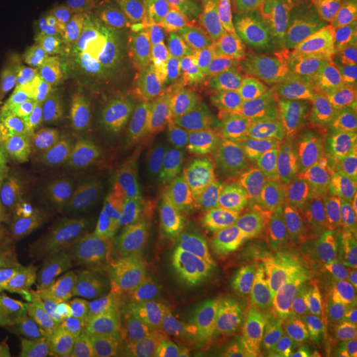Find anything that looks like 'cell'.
<instances>
[{
    "instance_id": "1",
    "label": "cell",
    "mask_w": 357,
    "mask_h": 357,
    "mask_svg": "<svg viewBox=\"0 0 357 357\" xmlns=\"http://www.w3.org/2000/svg\"><path fill=\"white\" fill-rule=\"evenodd\" d=\"M128 131L158 153L209 160L224 153L246 118L234 59L211 51L183 24L169 28L166 60L151 84L128 90Z\"/></svg>"
},
{
    "instance_id": "2",
    "label": "cell",
    "mask_w": 357,
    "mask_h": 357,
    "mask_svg": "<svg viewBox=\"0 0 357 357\" xmlns=\"http://www.w3.org/2000/svg\"><path fill=\"white\" fill-rule=\"evenodd\" d=\"M268 217V203L258 193L243 191L231 195L205 218V250L222 265H238L253 248Z\"/></svg>"
},
{
    "instance_id": "3",
    "label": "cell",
    "mask_w": 357,
    "mask_h": 357,
    "mask_svg": "<svg viewBox=\"0 0 357 357\" xmlns=\"http://www.w3.org/2000/svg\"><path fill=\"white\" fill-rule=\"evenodd\" d=\"M331 169L326 166L303 128L277 143L271 158L266 184L283 202L301 203L331 183Z\"/></svg>"
},
{
    "instance_id": "4",
    "label": "cell",
    "mask_w": 357,
    "mask_h": 357,
    "mask_svg": "<svg viewBox=\"0 0 357 357\" xmlns=\"http://www.w3.org/2000/svg\"><path fill=\"white\" fill-rule=\"evenodd\" d=\"M302 86L294 56L266 64L257 79V109L268 137L275 142L290 138L301 128Z\"/></svg>"
},
{
    "instance_id": "5",
    "label": "cell",
    "mask_w": 357,
    "mask_h": 357,
    "mask_svg": "<svg viewBox=\"0 0 357 357\" xmlns=\"http://www.w3.org/2000/svg\"><path fill=\"white\" fill-rule=\"evenodd\" d=\"M343 192V181L333 176L324 190L310 197L303 205L299 228V268L318 265L345 238L342 221Z\"/></svg>"
},
{
    "instance_id": "6",
    "label": "cell",
    "mask_w": 357,
    "mask_h": 357,
    "mask_svg": "<svg viewBox=\"0 0 357 357\" xmlns=\"http://www.w3.org/2000/svg\"><path fill=\"white\" fill-rule=\"evenodd\" d=\"M202 299L183 282L162 278L144 294L137 330L150 337L169 336L187 327L202 311Z\"/></svg>"
},
{
    "instance_id": "7",
    "label": "cell",
    "mask_w": 357,
    "mask_h": 357,
    "mask_svg": "<svg viewBox=\"0 0 357 357\" xmlns=\"http://www.w3.org/2000/svg\"><path fill=\"white\" fill-rule=\"evenodd\" d=\"M302 208L299 203L283 202L268 217L255 259V277L259 286L280 281L298 266Z\"/></svg>"
},
{
    "instance_id": "8",
    "label": "cell",
    "mask_w": 357,
    "mask_h": 357,
    "mask_svg": "<svg viewBox=\"0 0 357 357\" xmlns=\"http://www.w3.org/2000/svg\"><path fill=\"white\" fill-rule=\"evenodd\" d=\"M144 255L155 264L175 258L183 243V216L176 197L165 185L156 184L144 196L139 218Z\"/></svg>"
},
{
    "instance_id": "9",
    "label": "cell",
    "mask_w": 357,
    "mask_h": 357,
    "mask_svg": "<svg viewBox=\"0 0 357 357\" xmlns=\"http://www.w3.org/2000/svg\"><path fill=\"white\" fill-rule=\"evenodd\" d=\"M1 289L15 310L41 326L57 320L64 302L63 273L54 268L17 270Z\"/></svg>"
},
{
    "instance_id": "10",
    "label": "cell",
    "mask_w": 357,
    "mask_h": 357,
    "mask_svg": "<svg viewBox=\"0 0 357 357\" xmlns=\"http://www.w3.org/2000/svg\"><path fill=\"white\" fill-rule=\"evenodd\" d=\"M193 16V35L211 51L236 60L261 56L265 50L241 16L220 3H206Z\"/></svg>"
},
{
    "instance_id": "11",
    "label": "cell",
    "mask_w": 357,
    "mask_h": 357,
    "mask_svg": "<svg viewBox=\"0 0 357 357\" xmlns=\"http://www.w3.org/2000/svg\"><path fill=\"white\" fill-rule=\"evenodd\" d=\"M146 291L132 277L119 278L107 291L82 307L81 321L91 331L110 332L125 328L135 321Z\"/></svg>"
},
{
    "instance_id": "12",
    "label": "cell",
    "mask_w": 357,
    "mask_h": 357,
    "mask_svg": "<svg viewBox=\"0 0 357 357\" xmlns=\"http://www.w3.org/2000/svg\"><path fill=\"white\" fill-rule=\"evenodd\" d=\"M264 48H283L291 57L298 51L286 0H229Z\"/></svg>"
},
{
    "instance_id": "13",
    "label": "cell",
    "mask_w": 357,
    "mask_h": 357,
    "mask_svg": "<svg viewBox=\"0 0 357 357\" xmlns=\"http://www.w3.org/2000/svg\"><path fill=\"white\" fill-rule=\"evenodd\" d=\"M76 138L79 151L106 174L122 168L128 162V142L122 118L116 113L97 112Z\"/></svg>"
},
{
    "instance_id": "14",
    "label": "cell",
    "mask_w": 357,
    "mask_h": 357,
    "mask_svg": "<svg viewBox=\"0 0 357 357\" xmlns=\"http://www.w3.org/2000/svg\"><path fill=\"white\" fill-rule=\"evenodd\" d=\"M41 123L26 112L7 134L0 147V209L13 188L32 171Z\"/></svg>"
},
{
    "instance_id": "15",
    "label": "cell",
    "mask_w": 357,
    "mask_h": 357,
    "mask_svg": "<svg viewBox=\"0 0 357 357\" xmlns=\"http://www.w3.org/2000/svg\"><path fill=\"white\" fill-rule=\"evenodd\" d=\"M121 278L118 262L106 255H86L63 274L64 298L76 306H88Z\"/></svg>"
},
{
    "instance_id": "16",
    "label": "cell",
    "mask_w": 357,
    "mask_h": 357,
    "mask_svg": "<svg viewBox=\"0 0 357 357\" xmlns=\"http://www.w3.org/2000/svg\"><path fill=\"white\" fill-rule=\"evenodd\" d=\"M128 230V216L118 184L107 178L85 206V237L91 246H107Z\"/></svg>"
},
{
    "instance_id": "17",
    "label": "cell",
    "mask_w": 357,
    "mask_h": 357,
    "mask_svg": "<svg viewBox=\"0 0 357 357\" xmlns=\"http://www.w3.org/2000/svg\"><path fill=\"white\" fill-rule=\"evenodd\" d=\"M337 114L336 98L327 84L303 93L301 126L319 153L321 162L328 167L332 158V131Z\"/></svg>"
},
{
    "instance_id": "18",
    "label": "cell",
    "mask_w": 357,
    "mask_h": 357,
    "mask_svg": "<svg viewBox=\"0 0 357 357\" xmlns=\"http://www.w3.org/2000/svg\"><path fill=\"white\" fill-rule=\"evenodd\" d=\"M298 47L321 52L324 40L347 13L331 0H286Z\"/></svg>"
},
{
    "instance_id": "19",
    "label": "cell",
    "mask_w": 357,
    "mask_h": 357,
    "mask_svg": "<svg viewBox=\"0 0 357 357\" xmlns=\"http://www.w3.org/2000/svg\"><path fill=\"white\" fill-rule=\"evenodd\" d=\"M0 243L19 270L56 268L50 240L20 221H0Z\"/></svg>"
},
{
    "instance_id": "20",
    "label": "cell",
    "mask_w": 357,
    "mask_h": 357,
    "mask_svg": "<svg viewBox=\"0 0 357 357\" xmlns=\"http://www.w3.org/2000/svg\"><path fill=\"white\" fill-rule=\"evenodd\" d=\"M357 351V298L332 299L318 357H349Z\"/></svg>"
},
{
    "instance_id": "21",
    "label": "cell",
    "mask_w": 357,
    "mask_h": 357,
    "mask_svg": "<svg viewBox=\"0 0 357 357\" xmlns=\"http://www.w3.org/2000/svg\"><path fill=\"white\" fill-rule=\"evenodd\" d=\"M171 26H150L131 50L125 82L128 90L151 84L166 60Z\"/></svg>"
},
{
    "instance_id": "22",
    "label": "cell",
    "mask_w": 357,
    "mask_h": 357,
    "mask_svg": "<svg viewBox=\"0 0 357 357\" xmlns=\"http://www.w3.org/2000/svg\"><path fill=\"white\" fill-rule=\"evenodd\" d=\"M69 82L98 112L123 110L126 105L128 88L125 77L121 73L97 70L79 64L73 69Z\"/></svg>"
},
{
    "instance_id": "23",
    "label": "cell",
    "mask_w": 357,
    "mask_h": 357,
    "mask_svg": "<svg viewBox=\"0 0 357 357\" xmlns=\"http://www.w3.org/2000/svg\"><path fill=\"white\" fill-rule=\"evenodd\" d=\"M331 303L332 296L328 290L317 289L302 296L295 305V336L303 349H318Z\"/></svg>"
},
{
    "instance_id": "24",
    "label": "cell",
    "mask_w": 357,
    "mask_h": 357,
    "mask_svg": "<svg viewBox=\"0 0 357 357\" xmlns=\"http://www.w3.org/2000/svg\"><path fill=\"white\" fill-rule=\"evenodd\" d=\"M97 112L82 93L70 86L52 100L47 107V119L54 130L77 137Z\"/></svg>"
},
{
    "instance_id": "25",
    "label": "cell",
    "mask_w": 357,
    "mask_h": 357,
    "mask_svg": "<svg viewBox=\"0 0 357 357\" xmlns=\"http://www.w3.org/2000/svg\"><path fill=\"white\" fill-rule=\"evenodd\" d=\"M277 307L271 306L248 326L231 343L229 357H274V318Z\"/></svg>"
},
{
    "instance_id": "26",
    "label": "cell",
    "mask_w": 357,
    "mask_h": 357,
    "mask_svg": "<svg viewBox=\"0 0 357 357\" xmlns=\"http://www.w3.org/2000/svg\"><path fill=\"white\" fill-rule=\"evenodd\" d=\"M51 243L56 268L64 274L70 259L86 243L85 237V206L73 205L64 225L54 236L48 238Z\"/></svg>"
},
{
    "instance_id": "27",
    "label": "cell",
    "mask_w": 357,
    "mask_h": 357,
    "mask_svg": "<svg viewBox=\"0 0 357 357\" xmlns=\"http://www.w3.org/2000/svg\"><path fill=\"white\" fill-rule=\"evenodd\" d=\"M132 10L149 26H174L196 13V0H134Z\"/></svg>"
},
{
    "instance_id": "28",
    "label": "cell",
    "mask_w": 357,
    "mask_h": 357,
    "mask_svg": "<svg viewBox=\"0 0 357 357\" xmlns=\"http://www.w3.org/2000/svg\"><path fill=\"white\" fill-rule=\"evenodd\" d=\"M59 193L51 184V181L41 174H32L26 181L23 191L17 195L11 205L3 215V220L22 221L29 213L50 204L59 199Z\"/></svg>"
},
{
    "instance_id": "29",
    "label": "cell",
    "mask_w": 357,
    "mask_h": 357,
    "mask_svg": "<svg viewBox=\"0 0 357 357\" xmlns=\"http://www.w3.org/2000/svg\"><path fill=\"white\" fill-rule=\"evenodd\" d=\"M357 160V116L340 113L333 123L330 169L342 171Z\"/></svg>"
},
{
    "instance_id": "30",
    "label": "cell",
    "mask_w": 357,
    "mask_h": 357,
    "mask_svg": "<svg viewBox=\"0 0 357 357\" xmlns=\"http://www.w3.org/2000/svg\"><path fill=\"white\" fill-rule=\"evenodd\" d=\"M106 172L101 167L94 165L79 151L77 146L73 178H72V191L69 200L75 205L86 206L93 196L98 192L107 180Z\"/></svg>"
},
{
    "instance_id": "31",
    "label": "cell",
    "mask_w": 357,
    "mask_h": 357,
    "mask_svg": "<svg viewBox=\"0 0 357 357\" xmlns=\"http://www.w3.org/2000/svg\"><path fill=\"white\" fill-rule=\"evenodd\" d=\"M321 52L333 64H352L357 61V20L345 15L324 40Z\"/></svg>"
},
{
    "instance_id": "32",
    "label": "cell",
    "mask_w": 357,
    "mask_h": 357,
    "mask_svg": "<svg viewBox=\"0 0 357 357\" xmlns=\"http://www.w3.org/2000/svg\"><path fill=\"white\" fill-rule=\"evenodd\" d=\"M77 147V138L65 134H52L41 130L35 150L31 172H43L64 162Z\"/></svg>"
},
{
    "instance_id": "33",
    "label": "cell",
    "mask_w": 357,
    "mask_h": 357,
    "mask_svg": "<svg viewBox=\"0 0 357 357\" xmlns=\"http://www.w3.org/2000/svg\"><path fill=\"white\" fill-rule=\"evenodd\" d=\"M98 28L109 32L122 48L131 52L149 26L132 8H125L106 16Z\"/></svg>"
},
{
    "instance_id": "34",
    "label": "cell",
    "mask_w": 357,
    "mask_h": 357,
    "mask_svg": "<svg viewBox=\"0 0 357 357\" xmlns=\"http://www.w3.org/2000/svg\"><path fill=\"white\" fill-rule=\"evenodd\" d=\"M73 205L69 199L59 197L50 204L29 213L20 222H23L29 229L50 238L61 229Z\"/></svg>"
},
{
    "instance_id": "35",
    "label": "cell",
    "mask_w": 357,
    "mask_h": 357,
    "mask_svg": "<svg viewBox=\"0 0 357 357\" xmlns=\"http://www.w3.org/2000/svg\"><path fill=\"white\" fill-rule=\"evenodd\" d=\"M294 59L298 65L299 82L303 93L327 84L330 66L323 52L308 47H299L294 54Z\"/></svg>"
},
{
    "instance_id": "36",
    "label": "cell",
    "mask_w": 357,
    "mask_h": 357,
    "mask_svg": "<svg viewBox=\"0 0 357 357\" xmlns=\"http://www.w3.org/2000/svg\"><path fill=\"white\" fill-rule=\"evenodd\" d=\"M344 184L342 197V221L345 238L357 234V163L336 174Z\"/></svg>"
},
{
    "instance_id": "37",
    "label": "cell",
    "mask_w": 357,
    "mask_h": 357,
    "mask_svg": "<svg viewBox=\"0 0 357 357\" xmlns=\"http://www.w3.org/2000/svg\"><path fill=\"white\" fill-rule=\"evenodd\" d=\"M76 51L78 57L81 59V65H85L91 69L97 70H107V72H115L121 75H126L128 66L116 60L113 56L106 54L102 52H98L91 43L90 33L82 35L77 40Z\"/></svg>"
},
{
    "instance_id": "38",
    "label": "cell",
    "mask_w": 357,
    "mask_h": 357,
    "mask_svg": "<svg viewBox=\"0 0 357 357\" xmlns=\"http://www.w3.org/2000/svg\"><path fill=\"white\" fill-rule=\"evenodd\" d=\"M335 252L336 280L344 291L357 298V252L348 245L347 238L337 243Z\"/></svg>"
},
{
    "instance_id": "39",
    "label": "cell",
    "mask_w": 357,
    "mask_h": 357,
    "mask_svg": "<svg viewBox=\"0 0 357 357\" xmlns=\"http://www.w3.org/2000/svg\"><path fill=\"white\" fill-rule=\"evenodd\" d=\"M336 103L340 113L357 116V68L354 64L339 65Z\"/></svg>"
},
{
    "instance_id": "40",
    "label": "cell",
    "mask_w": 357,
    "mask_h": 357,
    "mask_svg": "<svg viewBox=\"0 0 357 357\" xmlns=\"http://www.w3.org/2000/svg\"><path fill=\"white\" fill-rule=\"evenodd\" d=\"M90 36H91L93 47H94L97 51L113 56L116 60H119L121 63H123V64L126 65L128 68L131 52L125 50V48H122L109 32H106L102 28H98V26H97L96 29H93V31L90 32Z\"/></svg>"
},
{
    "instance_id": "41",
    "label": "cell",
    "mask_w": 357,
    "mask_h": 357,
    "mask_svg": "<svg viewBox=\"0 0 357 357\" xmlns=\"http://www.w3.org/2000/svg\"><path fill=\"white\" fill-rule=\"evenodd\" d=\"M15 307L4 290L0 287V340L13 337Z\"/></svg>"
},
{
    "instance_id": "42",
    "label": "cell",
    "mask_w": 357,
    "mask_h": 357,
    "mask_svg": "<svg viewBox=\"0 0 357 357\" xmlns=\"http://www.w3.org/2000/svg\"><path fill=\"white\" fill-rule=\"evenodd\" d=\"M17 270L19 268L13 262V258L0 243V287H3L4 283L8 281Z\"/></svg>"
},
{
    "instance_id": "43",
    "label": "cell",
    "mask_w": 357,
    "mask_h": 357,
    "mask_svg": "<svg viewBox=\"0 0 357 357\" xmlns=\"http://www.w3.org/2000/svg\"><path fill=\"white\" fill-rule=\"evenodd\" d=\"M340 10H343L348 16L357 20V0H331Z\"/></svg>"
},
{
    "instance_id": "44",
    "label": "cell",
    "mask_w": 357,
    "mask_h": 357,
    "mask_svg": "<svg viewBox=\"0 0 357 357\" xmlns=\"http://www.w3.org/2000/svg\"><path fill=\"white\" fill-rule=\"evenodd\" d=\"M13 337L0 340V357H11L13 355Z\"/></svg>"
},
{
    "instance_id": "45",
    "label": "cell",
    "mask_w": 357,
    "mask_h": 357,
    "mask_svg": "<svg viewBox=\"0 0 357 357\" xmlns=\"http://www.w3.org/2000/svg\"><path fill=\"white\" fill-rule=\"evenodd\" d=\"M347 243H348V245H349L352 249H355L357 252V234L348 237V238H347Z\"/></svg>"
},
{
    "instance_id": "46",
    "label": "cell",
    "mask_w": 357,
    "mask_h": 357,
    "mask_svg": "<svg viewBox=\"0 0 357 357\" xmlns=\"http://www.w3.org/2000/svg\"><path fill=\"white\" fill-rule=\"evenodd\" d=\"M11 357H36L35 355H32V354H29V352H20V354H13Z\"/></svg>"
},
{
    "instance_id": "47",
    "label": "cell",
    "mask_w": 357,
    "mask_h": 357,
    "mask_svg": "<svg viewBox=\"0 0 357 357\" xmlns=\"http://www.w3.org/2000/svg\"><path fill=\"white\" fill-rule=\"evenodd\" d=\"M349 357H357V352H355V354H354V355H351V356Z\"/></svg>"
},
{
    "instance_id": "48",
    "label": "cell",
    "mask_w": 357,
    "mask_h": 357,
    "mask_svg": "<svg viewBox=\"0 0 357 357\" xmlns=\"http://www.w3.org/2000/svg\"><path fill=\"white\" fill-rule=\"evenodd\" d=\"M355 66H356V68H357V61H356V63H355Z\"/></svg>"
}]
</instances>
